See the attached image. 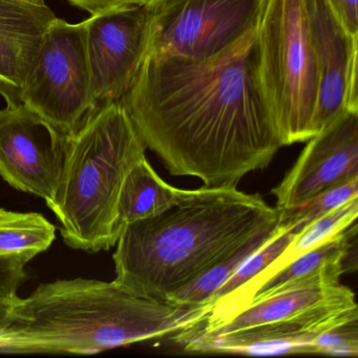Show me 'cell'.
Returning <instances> with one entry per match:
<instances>
[{
    "instance_id": "cell-2",
    "label": "cell",
    "mask_w": 358,
    "mask_h": 358,
    "mask_svg": "<svg viewBox=\"0 0 358 358\" xmlns=\"http://www.w3.org/2000/svg\"><path fill=\"white\" fill-rule=\"evenodd\" d=\"M280 223V210L236 187L189 190L164 213L127 224L113 255L115 285L165 303L167 297Z\"/></svg>"
},
{
    "instance_id": "cell-1",
    "label": "cell",
    "mask_w": 358,
    "mask_h": 358,
    "mask_svg": "<svg viewBox=\"0 0 358 358\" xmlns=\"http://www.w3.org/2000/svg\"><path fill=\"white\" fill-rule=\"evenodd\" d=\"M121 103L176 177L236 187L284 148L259 78L257 33L208 60L145 55Z\"/></svg>"
},
{
    "instance_id": "cell-3",
    "label": "cell",
    "mask_w": 358,
    "mask_h": 358,
    "mask_svg": "<svg viewBox=\"0 0 358 358\" xmlns=\"http://www.w3.org/2000/svg\"><path fill=\"white\" fill-rule=\"evenodd\" d=\"M207 305L183 307L89 278L41 284L0 320V353L90 355L198 326Z\"/></svg>"
},
{
    "instance_id": "cell-5",
    "label": "cell",
    "mask_w": 358,
    "mask_h": 358,
    "mask_svg": "<svg viewBox=\"0 0 358 358\" xmlns=\"http://www.w3.org/2000/svg\"><path fill=\"white\" fill-rule=\"evenodd\" d=\"M264 94L282 145L315 135L318 77L303 0H267L257 31Z\"/></svg>"
},
{
    "instance_id": "cell-6",
    "label": "cell",
    "mask_w": 358,
    "mask_h": 358,
    "mask_svg": "<svg viewBox=\"0 0 358 358\" xmlns=\"http://www.w3.org/2000/svg\"><path fill=\"white\" fill-rule=\"evenodd\" d=\"M267 0H155L145 55L220 57L257 33ZM144 55V56H145Z\"/></svg>"
},
{
    "instance_id": "cell-14",
    "label": "cell",
    "mask_w": 358,
    "mask_h": 358,
    "mask_svg": "<svg viewBox=\"0 0 358 358\" xmlns=\"http://www.w3.org/2000/svg\"><path fill=\"white\" fill-rule=\"evenodd\" d=\"M356 232L357 225L354 223L336 238L292 259L288 265L262 282L250 293L244 308L285 289L339 284L341 276L345 272L347 257L356 245Z\"/></svg>"
},
{
    "instance_id": "cell-17",
    "label": "cell",
    "mask_w": 358,
    "mask_h": 358,
    "mask_svg": "<svg viewBox=\"0 0 358 358\" xmlns=\"http://www.w3.org/2000/svg\"><path fill=\"white\" fill-rule=\"evenodd\" d=\"M56 238V226L37 213H18L0 207V261L26 267L47 251Z\"/></svg>"
},
{
    "instance_id": "cell-12",
    "label": "cell",
    "mask_w": 358,
    "mask_h": 358,
    "mask_svg": "<svg viewBox=\"0 0 358 358\" xmlns=\"http://www.w3.org/2000/svg\"><path fill=\"white\" fill-rule=\"evenodd\" d=\"M317 64L315 134L343 113L358 112V38L348 34L327 0H303Z\"/></svg>"
},
{
    "instance_id": "cell-18",
    "label": "cell",
    "mask_w": 358,
    "mask_h": 358,
    "mask_svg": "<svg viewBox=\"0 0 358 358\" xmlns=\"http://www.w3.org/2000/svg\"><path fill=\"white\" fill-rule=\"evenodd\" d=\"M276 229L278 227L251 238L228 259L207 270L177 292L169 295L165 303L183 307L206 305L211 296L227 282L236 269L273 236Z\"/></svg>"
},
{
    "instance_id": "cell-15",
    "label": "cell",
    "mask_w": 358,
    "mask_h": 358,
    "mask_svg": "<svg viewBox=\"0 0 358 358\" xmlns=\"http://www.w3.org/2000/svg\"><path fill=\"white\" fill-rule=\"evenodd\" d=\"M341 282L332 286H301L285 289L269 296L249 303L234 314L230 320L209 332L183 331L173 335V338L187 336H213L232 332L249 327L269 322H280L293 317L316 303H322L338 293L343 289Z\"/></svg>"
},
{
    "instance_id": "cell-10",
    "label": "cell",
    "mask_w": 358,
    "mask_h": 358,
    "mask_svg": "<svg viewBox=\"0 0 358 358\" xmlns=\"http://www.w3.org/2000/svg\"><path fill=\"white\" fill-rule=\"evenodd\" d=\"M66 140L24 104L0 110V177L50 203L64 166Z\"/></svg>"
},
{
    "instance_id": "cell-21",
    "label": "cell",
    "mask_w": 358,
    "mask_h": 358,
    "mask_svg": "<svg viewBox=\"0 0 358 358\" xmlns=\"http://www.w3.org/2000/svg\"><path fill=\"white\" fill-rule=\"evenodd\" d=\"M71 5L87 11L91 15L129 9L148 7L155 0H66Z\"/></svg>"
},
{
    "instance_id": "cell-8",
    "label": "cell",
    "mask_w": 358,
    "mask_h": 358,
    "mask_svg": "<svg viewBox=\"0 0 358 358\" xmlns=\"http://www.w3.org/2000/svg\"><path fill=\"white\" fill-rule=\"evenodd\" d=\"M358 320L353 291L348 287L306 311L269 324L213 336L177 337L186 351L247 356L316 354L314 339L320 333Z\"/></svg>"
},
{
    "instance_id": "cell-23",
    "label": "cell",
    "mask_w": 358,
    "mask_h": 358,
    "mask_svg": "<svg viewBox=\"0 0 358 358\" xmlns=\"http://www.w3.org/2000/svg\"><path fill=\"white\" fill-rule=\"evenodd\" d=\"M20 1L29 3V5L38 6V7H45V6H47L45 0H20Z\"/></svg>"
},
{
    "instance_id": "cell-4",
    "label": "cell",
    "mask_w": 358,
    "mask_h": 358,
    "mask_svg": "<svg viewBox=\"0 0 358 358\" xmlns=\"http://www.w3.org/2000/svg\"><path fill=\"white\" fill-rule=\"evenodd\" d=\"M145 150L121 101L94 112L66 140L57 192L47 205L68 246L95 253L116 245L121 187Z\"/></svg>"
},
{
    "instance_id": "cell-13",
    "label": "cell",
    "mask_w": 358,
    "mask_h": 358,
    "mask_svg": "<svg viewBox=\"0 0 358 358\" xmlns=\"http://www.w3.org/2000/svg\"><path fill=\"white\" fill-rule=\"evenodd\" d=\"M55 20L48 6L0 0V96L7 106L22 104L24 81Z\"/></svg>"
},
{
    "instance_id": "cell-11",
    "label": "cell",
    "mask_w": 358,
    "mask_h": 358,
    "mask_svg": "<svg viewBox=\"0 0 358 358\" xmlns=\"http://www.w3.org/2000/svg\"><path fill=\"white\" fill-rule=\"evenodd\" d=\"M358 178V112L343 113L310 138L284 179L272 189L278 210Z\"/></svg>"
},
{
    "instance_id": "cell-19",
    "label": "cell",
    "mask_w": 358,
    "mask_h": 358,
    "mask_svg": "<svg viewBox=\"0 0 358 358\" xmlns=\"http://www.w3.org/2000/svg\"><path fill=\"white\" fill-rule=\"evenodd\" d=\"M356 196H358V178L324 190L299 206L280 210V225L292 226L299 223L307 227L312 222Z\"/></svg>"
},
{
    "instance_id": "cell-22",
    "label": "cell",
    "mask_w": 358,
    "mask_h": 358,
    "mask_svg": "<svg viewBox=\"0 0 358 358\" xmlns=\"http://www.w3.org/2000/svg\"><path fill=\"white\" fill-rule=\"evenodd\" d=\"M348 34L358 38V0H327Z\"/></svg>"
},
{
    "instance_id": "cell-7",
    "label": "cell",
    "mask_w": 358,
    "mask_h": 358,
    "mask_svg": "<svg viewBox=\"0 0 358 358\" xmlns=\"http://www.w3.org/2000/svg\"><path fill=\"white\" fill-rule=\"evenodd\" d=\"M22 101L64 139L94 113L85 22L56 17L24 81Z\"/></svg>"
},
{
    "instance_id": "cell-16",
    "label": "cell",
    "mask_w": 358,
    "mask_h": 358,
    "mask_svg": "<svg viewBox=\"0 0 358 358\" xmlns=\"http://www.w3.org/2000/svg\"><path fill=\"white\" fill-rule=\"evenodd\" d=\"M189 190L167 184L152 169L146 156L129 169L123 181L117 205L119 236L127 224L164 213L187 196Z\"/></svg>"
},
{
    "instance_id": "cell-9",
    "label": "cell",
    "mask_w": 358,
    "mask_h": 358,
    "mask_svg": "<svg viewBox=\"0 0 358 358\" xmlns=\"http://www.w3.org/2000/svg\"><path fill=\"white\" fill-rule=\"evenodd\" d=\"M94 112L121 101L133 83L148 45V7L91 15L85 20Z\"/></svg>"
},
{
    "instance_id": "cell-20",
    "label": "cell",
    "mask_w": 358,
    "mask_h": 358,
    "mask_svg": "<svg viewBox=\"0 0 358 358\" xmlns=\"http://www.w3.org/2000/svg\"><path fill=\"white\" fill-rule=\"evenodd\" d=\"M316 354L336 357H357L358 320L329 329L314 339Z\"/></svg>"
}]
</instances>
